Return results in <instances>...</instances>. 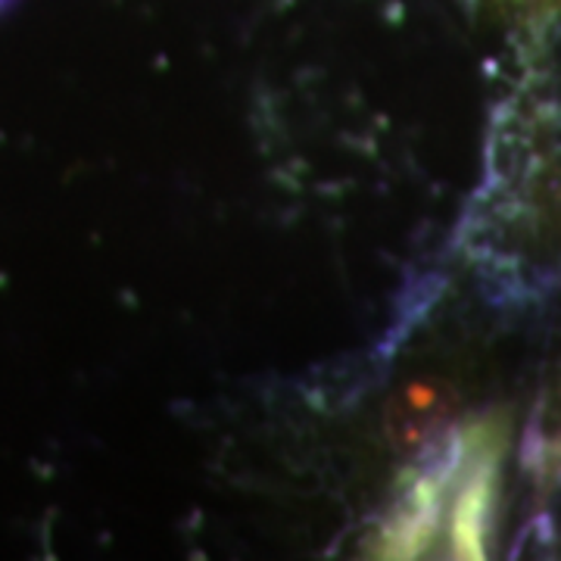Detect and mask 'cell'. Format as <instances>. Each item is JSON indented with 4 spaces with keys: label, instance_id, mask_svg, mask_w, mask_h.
<instances>
[{
    "label": "cell",
    "instance_id": "3957f363",
    "mask_svg": "<svg viewBox=\"0 0 561 561\" xmlns=\"http://www.w3.org/2000/svg\"><path fill=\"white\" fill-rule=\"evenodd\" d=\"M490 512V483L486 471H478L461 490L459 505H456V524H453V546L456 556L478 559L483 556V524Z\"/></svg>",
    "mask_w": 561,
    "mask_h": 561
},
{
    "label": "cell",
    "instance_id": "6da1fadb",
    "mask_svg": "<svg viewBox=\"0 0 561 561\" xmlns=\"http://www.w3.org/2000/svg\"><path fill=\"white\" fill-rule=\"evenodd\" d=\"M456 409V390L446 381H412L387 405V440L393 453L415 456L453 419Z\"/></svg>",
    "mask_w": 561,
    "mask_h": 561
},
{
    "label": "cell",
    "instance_id": "7a4b0ae2",
    "mask_svg": "<svg viewBox=\"0 0 561 561\" xmlns=\"http://www.w3.org/2000/svg\"><path fill=\"white\" fill-rule=\"evenodd\" d=\"M449 471H453V461L443 459L437 468H431L402 496L397 515L387 522V530H383L381 546L387 556H415L421 546L431 540L434 524H437L443 486L449 481Z\"/></svg>",
    "mask_w": 561,
    "mask_h": 561
}]
</instances>
